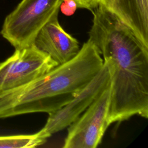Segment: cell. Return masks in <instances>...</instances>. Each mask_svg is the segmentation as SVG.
Segmentation results:
<instances>
[{"label":"cell","mask_w":148,"mask_h":148,"mask_svg":"<svg viewBox=\"0 0 148 148\" xmlns=\"http://www.w3.org/2000/svg\"><path fill=\"white\" fill-rule=\"evenodd\" d=\"M50 136L42 129L33 134L0 136V148L35 147L44 144Z\"/></svg>","instance_id":"obj_9"},{"label":"cell","mask_w":148,"mask_h":148,"mask_svg":"<svg viewBox=\"0 0 148 148\" xmlns=\"http://www.w3.org/2000/svg\"><path fill=\"white\" fill-rule=\"evenodd\" d=\"M77 8V3L74 0H63L60 9L63 14L66 16H71L75 13Z\"/></svg>","instance_id":"obj_10"},{"label":"cell","mask_w":148,"mask_h":148,"mask_svg":"<svg viewBox=\"0 0 148 148\" xmlns=\"http://www.w3.org/2000/svg\"><path fill=\"white\" fill-rule=\"evenodd\" d=\"M63 0H22L5 18L0 34L15 49L34 44L40 29L56 14Z\"/></svg>","instance_id":"obj_3"},{"label":"cell","mask_w":148,"mask_h":148,"mask_svg":"<svg viewBox=\"0 0 148 148\" xmlns=\"http://www.w3.org/2000/svg\"><path fill=\"white\" fill-rule=\"evenodd\" d=\"M34 45L49 56L58 65L73 59L80 49L77 40L67 33L60 24L58 14L40 29Z\"/></svg>","instance_id":"obj_7"},{"label":"cell","mask_w":148,"mask_h":148,"mask_svg":"<svg viewBox=\"0 0 148 148\" xmlns=\"http://www.w3.org/2000/svg\"><path fill=\"white\" fill-rule=\"evenodd\" d=\"M77 5V7L84 8L92 11L99 3L101 0H74Z\"/></svg>","instance_id":"obj_11"},{"label":"cell","mask_w":148,"mask_h":148,"mask_svg":"<svg viewBox=\"0 0 148 148\" xmlns=\"http://www.w3.org/2000/svg\"><path fill=\"white\" fill-rule=\"evenodd\" d=\"M109 86V71L107 64L103 61L98 73L69 102L56 111L49 113L42 130L51 136L68 127Z\"/></svg>","instance_id":"obj_6"},{"label":"cell","mask_w":148,"mask_h":148,"mask_svg":"<svg viewBox=\"0 0 148 148\" xmlns=\"http://www.w3.org/2000/svg\"><path fill=\"white\" fill-rule=\"evenodd\" d=\"M110 86L68 128L64 148H95L108 128Z\"/></svg>","instance_id":"obj_5"},{"label":"cell","mask_w":148,"mask_h":148,"mask_svg":"<svg viewBox=\"0 0 148 148\" xmlns=\"http://www.w3.org/2000/svg\"><path fill=\"white\" fill-rule=\"evenodd\" d=\"M103 64L90 39L69 61L22 86L0 91V119L56 111L69 102L98 73Z\"/></svg>","instance_id":"obj_2"},{"label":"cell","mask_w":148,"mask_h":148,"mask_svg":"<svg viewBox=\"0 0 148 148\" xmlns=\"http://www.w3.org/2000/svg\"><path fill=\"white\" fill-rule=\"evenodd\" d=\"M90 38L110 73L109 125L134 115L148 118V48L102 3L92 11Z\"/></svg>","instance_id":"obj_1"},{"label":"cell","mask_w":148,"mask_h":148,"mask_svg":"<svg viewBox=\"0 0 148 148\" xmlns=\"http://www.w3.org/2000/svg\"><path fill=\"white\" fill-rule=\"evenodd\" d=\"M57 65L49 56L34 44L15 49L10 57L0 62V91L25 84Z\"/></svg>","instance_id":"obj_4"},{"label":"cell","mask_w":148,"mask_h":148,"mask_svg":"<svg viewBox=\"0 0 148 148\" xmlns=\"http://www.w3.org/2000/svg\"><path fill=\"white\" fill-rule=\"evenodd\" d=\"M148 48V0H101Z\"/></svg>","instance_id":"obj_8"}]
</instances>
